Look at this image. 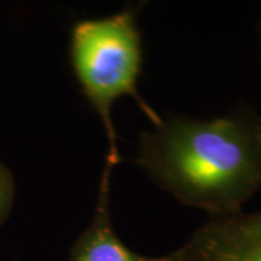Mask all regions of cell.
Segmentation results:
<instances>
[{
  "label": "cell",
  "mask_w": 261,
  "mask_h": 261,
  "mask_svg": "<svg viewBox=\"0 0 261 261\" xmlns=\"http://www.w3.org/2000/svg\"><path fill=\"white\" fill-rule=\"evenodd\" d=\"M137 163L182 204L236 213L261 189V116L242 106L212 120L162 117L139 135Z\"/></svg>",
  "instance_id": "cell-1"
},
{
  "label": "cell",
  "mask_w": 261,
  "mask_h": 261,
  "mask_svg": "<svg viewBox=\"0 0 261 261\" xmlns=\"http://www.w3.org/2000/svg\"><path fill=\"white\" fill-rule=\"evenodd\" d=\"M12 202V185L9 173L0 166V223L8 215Z\"/></svg>",
  "instance_id": "cell-4"
},
{
  "label": "cell",
  "mask_w": 261,
  "mask_h": 261,
  "mask_svg": "<svg viewBox=\"0 0 261 261\" xmlns=\"http://www.w3.org/2000/svg\"><path fill=\"white\" fill-rule=\"evenodd\" d=\"M259 34H260V39H261V21H260V23H259Z\"/></svg>",
  "instance_id": "cell-5"
},
{
  "label": "cell",
  "mask_w": 261,
  "mask_h": 261,
  "mask_svg": "<svg viewBox=\"0 0 261 261\" xmlns=\"http://www.w3.org/2000/svg\"><path fill=\"white\" fill-rule=\"evenodd\" d=\"M137 6H127L108 17L77 22L71 31L70 60L85 96L102 119L109 151L107 167L121 161L112 110L116 100L132 97L152 126L162 117L143 99L138 84L144 64Z\"/></svg>",
  "instance_id": "cell-2"
},
{
  "label": "cell",
  "mask_w": 261,
  "mask_h": 261,
  "mask_svg": "<svg viewBox=\"0 0 261 261\" xmlns=\"http://www.w3.org/2000/svg\"><path fill=\"white\" fill-rule=\"evenodd\" d=\"M110 174L112 168H104L93 220L75 243L70 261H174L172 254L163 257L139 255L117 237L109 213Z\"/></svg>",
  "instance_id": "cell-3"
}]
</instances>
